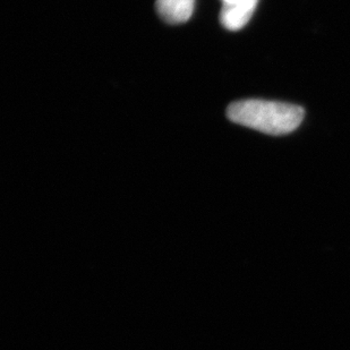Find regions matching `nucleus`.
Returning <instances> with one entry per match:
<instances>
[{
    "label": "nucleus",
    "instance_id": "nucleus-2",
    "mask_svg": "<svg viewBox=\"0 0 350 350\" xmlns=\"http://www.w3.org/2000/svg\"><path fill=\"white\" fill-rule=\"evenodd\" d=\"M222 10L220 21L229 31H238L247 25L251 20L258 0H221Z\"/></svg>",
    "mask_w": 350,
    "mask_h": 350
},
{
    "label": "nucleus",
    "instance_id": "nucleus-3",
    "mask_svg": "<svg viewBox=\"0 0 350 350\" xmlns=\"http://www.w3.org/2000/svg\"><path fill=\"white\" fill-rule=\"evenodd\" d=\"M157 10L167 23H185L192 17L195 0H157Z\"/></svg>",
    "mask_w": 350,
    "mask_h": 350
},
{
    "label": "nucleus",
    "instance_id": "nucleus-1",
    "mask_svg": "<svg viewBox=\"0 0 350 350\" xmlns=\"http://www.w3.org/2000/svg\"><path fill=\"white\" fill-rule=\"evenodd\" d=\"M304 115L303 108L295 105L255 99L232 103L227 110L232 122L270 135L294 132Z\"/></svg>",
    "mask_w": 350,
    "mask_h": 350
}]
</instances>
